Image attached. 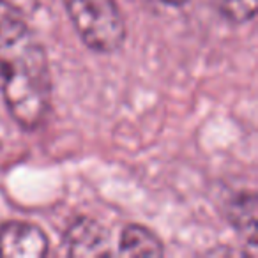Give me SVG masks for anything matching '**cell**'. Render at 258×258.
Listing matches in <instances>:
<instances>
[{
  "label": "cell",
  "instance_id": "cell-1",
  "mask_svg": "<svg viewBox=\"0 0 258 258\" xmlns=\"http://www.w3.org/2000/svg\"><path fill=\"white\" fill-rule=\"evenodd\" d=\"M0 89L9 113L22 127L43 124L51 99L46 51L6 2L0 6Z\"/></svg>",
  "mask_w": 258,
  "mask_h": 258
},
{
  "label": "cell",
  "instance_id": "cell-9",
  "mask_svg": "<svg viewBox=\"0 0 258 258\" xmlns=\"http://www.w3.org/2000/svg\"><path fill=\"white\" fill-rule=\"evenodd\" d=\"M4 2H6V0H0V6H2V4H4Z\"/></svg>",
  "mask_w": 258,
  "mask_h": 258
},
{
  "label": "cell",
  "instance_id": "cell-3",
  "mask_svg": "<svg viewBox=\"0 0 258 258\" xmlns=\"http://www.w3.org/2000/svg\"><path fill=\"white\" fill-rule=\"evenodd\" d=\"M48 253L43 230L25 221H8L0 226V256L39 258Z\"/></svg>",
  "mask_w": 258,
  "mask_h": 258
},
{
  "label": "cell",
  "instance_id": "cell-8",
  "mask_svg": "<svg viewBox=\"0 0 258 258\" xmlns=\"http://www.w3.org/2000/svg\"><path fill=\"white\" fill-rule=\"evenodd\" d=\"M161 2H165L166 6H184V4H187L189 0H161Z\"/></svg>",
  "mask_w": 258,
  "mask_h": 258
},
{
  "label": "cell",
  "instance_id": "cell-5",
  "mask_svg": "<svg viewBox=\"0 0 258 258\" xmlns=\"http://www.w3.org/2000/svg\"><path fill=\"white\" fill-rule=\"evenodd\" d=\"M163 242L152 230L142 225H127L120 233L118 254L120 256H161Z\"/></svg>",
  "mask_w": 258,
  "mask_h": 258
},
{
  "label": "cell",
  "instance_id": "cell-6",
  "mask_svg": "<svg viewBox=\"0 0 258 258\" xmlns=\"http://www.w3.org/2000/svg\"><path fill=\"white\" fill-rule=\"evenodd\" d=\"M228 219L244 237L247 246H256V197L254 193H240L230 202Z\"/></svg>",
  "mask_w": 258,
  "mask_h": 258
},
{
  "label": "cell",
  "instance_id": "cell-2",
  "mask_svg": "<svg viewBox=\"0 0 258 258\" xmlns=\"http://www.w3.org/2000/svg\"><path fill=\"white\" fill-rule=\"evenodd\" d=\"M71 23L94 51L111 53L125 41V23L115 0H64Z\"/></svg>",
  "mask_w": 258,
  "mask_h": 258
},
{
  "label": "cell",
  "instance_id": "cell-4",
  "mask_svg": "<svg viewBox=\"0 0 258 258\" xmlns=\"http://www.w3.org/2000/svg\"><path fill=\"white\" fill-rule=\"evenodd\" d=\"M68 251L73 256H108L110 239L96 219L78 218L66 233Z\"/></svg>",
  "mask_w": 258,
  "mask_h": 258
},
{
  "label": "cell",
  "instance_id": "cell-7",
  "mask_svg": "<svg viewBox=\"0 0 258 258\" xmlns=\"http://www.w3.org/2000/svg\"><path fill=\"white\" fill-rule=\"evenodd\" d=\"M219 11L233 23L251 22L256 15V0H218Z\"/></svg>",
  "mask_w": 258,
  "mask_h": 258
}]
</instances>
